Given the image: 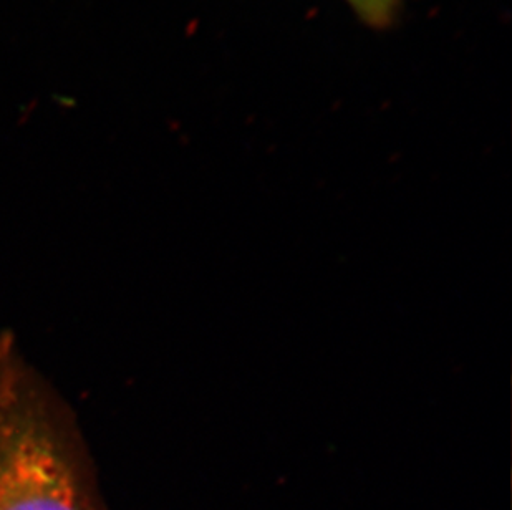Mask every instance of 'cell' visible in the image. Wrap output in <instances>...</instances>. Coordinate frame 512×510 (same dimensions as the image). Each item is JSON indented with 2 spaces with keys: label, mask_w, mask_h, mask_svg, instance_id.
<instances>
[{
  "label": "cell",
  "mask_w": 512,
  "mask_h": 510,
  "mask_svg": "<svg viewBox=\"0 0 512 510\" xmlns=\"http://www.w3.org/2000/svg\"><path fill=\"white\" fill-rule=\"evenodd\" d=\"M0 510H95L75 419L10 333L0 335Z\"/></svg>",
  "instance_id": "cell-1"
},
{
  "label": "cell",
  "mask_w": 512,
  "mask_h": 510,
  "mask_svg": "<svg viewBox=\"0 0 512 510\" xmlns=\"http://www.w3.org/2000/svg\"><path fill=\"white\" fill-rule=\"evenodd\" d=\"M363 25L373 30L392 29L405 9L406 0H343Z\"/></svg>",
  "instance_id": "cell-2"
}]
</instances>
